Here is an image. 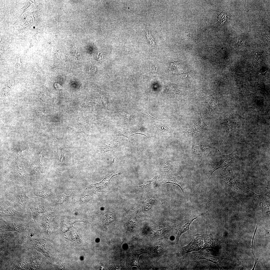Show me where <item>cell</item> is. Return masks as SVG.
I'll list each match as a JSON object with an SVG mask.
<instances>
[{"label":"cell","instance_id":"30bf717a","mask_svg":"<svg viewBox=\"0 0 270 270\" xmlns=\"http://www.w3.org/2000/svg\"><path fill=\"white\" fill-rule=\"evenodd\" d=\"M200 216L198 215L194 216L187 219L177 226L175 231L176 234V244H178L179 240L181 236L189 230L190 226L193 221Z\"/></svg>","mask_w":270,"mask_h":270},{"label":"cell","instance_id":"8fae6325","mask_svg":"<svg viewBox=\"0 0 270 270\" xmlns=\"http://www.w3.org/2000/svg\"><path fill=\"white\" fill-rule=\"evenodd\" d=\"M160 184H170L178 186L181 189L182 193L184 194L185 191L183 177L177 175H172L166 177Z\"/></svg>","mask_w":270,"mask_h":270},{"label":"cell","instance_id":"83f0119b","mask_svg":"<svg viewBox=\"0 0 270 270\" xmlns=\"http://www.w3.org/2000/svg\"><path fill=\"white\" fill-rule=\"evenodd\" d=\"M197 146L194 147V152L196 154H203L204 156L207 154L209 152V149L203 146L202 145Z\"/></svg>","mask_w":270,"mask_h":270},{"label":"cell","instance_id":"7402d4cb","mask_svg":"<svg viewBox=\"0 0 270 270\" xmlns=\"http://www.w3.org/2000/svg\"><path fill=\"white\" fill-rule=\"evenodd\" d=\"M41 261L39 257L33 256L29 259L28 261L29 268L31 270L39 269L41 265Z\"/></svg>","mask_w":270,"mask_h":270},{"label":"cell","instance_id":"52a82bcc","mask_svg":"<svg viewBox=\"0 0 270 270\" xmlns=\"http://www.w3.org/2000/svg\"><path fill=\"white\" fill-rule=\"evenodd\" d=\"M0 217L2 218L5 216L24 218L26 216L24 213L15 210L11 204L2 202L0 203Z\"/></svg>","mask_w":270,"mask_h":270},{"label":"cell","instance_id":"4dcf8cb0","mask_svg":"<svg viewBox=\"0 0 270 270\" xmlns=\"http://www.w3.org/2000/svg\"><path fill=\"white\" fill-rule=\"evenodd\" d=\"M116 219V216L112 214H106L103 219V222L104 224H108L112 222Z\"/></svg>","mask_w":270,"mask_h":270},{"label":"cell","instance_id":"4316f807","mask_svg":"<svg viewBox=\"0 0 270 270\" xmlns=\"http://www.w3.org/2000/svg\"><path fill=\"white\" fill-rule=\"evenodd\" d=\"M73 193V192H72L69 196H66L64 194L62 195L58 200L55 202V204L56 205L59 206L65 205L69 202V200L71 198Z\"/></svg>","mask_w":270,"mask_h":270},{"label":"cell","instance_id":"74e56055","mask_svg":"<svg viewBox=\"0 0 270 270\" xmlns=\"http://www.w3.org/2000/svg\"><path fill=\"white\" fill-rule=\"evenodd\" d=\"M264 232H265V233L266 234H267V235H268V236H270V230H266L265 228H264Z\"/></svg>","mask_w":270,"mask_h":270},{"label":"cell","instance_id":"4fadbf2b","mask_svg":"<svg viewBox=\"0 0 270 270\" xmlns=\"http://www.w3.org/2000/svg\"><path fill=\"white\" fill-rule=\"evenodd\" d=\"M143 114L150 118L160 131L167 133L171 132L172 129L170 126L169 124L166 123L164 120L153 118L147 112Z\"/></svg>","mask_w":270,"mask_h":270},{"label":"cell","instance_id":"60d3db41","mask_svg":"<svg viewBox=\"0 0 270 270\" xmlns=\"http://www.w3.org/2000/svg\"><path fill=\"white\" fill-rule=\"evenodd\" d=\"M26 19V18H24V19Z\"/></svg>","mask_w":270,"mask_h":270},{"label":"cell","instance_id":"3957f363","mask_svg":"<svg viewBox=\"0 0 270 270\" xmlns=\"http://www.w3.org/2000/svg\"><path fill=\"white\" fill-rule=\"evenodd\" d=\"M209 127L206 124L204 118L201 114L198 112L196 114L194 125L188 130L184 133L185 138L192 136L198 132L209 130Z\"/></svg>","mask_w":270,"mask_h":270},{"label":"cell","instance_id":"8d00e7d4","mask_svg":"<svg viewBox=\"0 0 270 270\" xmlns=\"http://www.w3.org/2000/svg\"><path fill=\"white\" fill-rule=\"evenodd\" d=\"M16 62L18 67L19 68H20L21 66V63L20 62V58L19 57L17 59Z\"/></svg>","mask_w":270,"mask_h":270},{"label":"cell","instance_id":"d590c367","mask_svg":"<svg viewBox=\"0 0 270 270\" xmlns=\"http://www.w3.org/2000/svg\"><path fill=\"white\" fill-rule=\"evenodd\" d=\"M60 268H61V267H61L62 266V267H64V269H65V266H64V264H63V262H62V256H61V257H60Z\"/></svg>","mask_w":270,"mask_h":270},{"label":"cell","instance_id":"f35d334b","mask_svg":"<svg viewBox=\"0 0 270 270\" xmlns=\"http://www.w3.org/2000/svg\"><path fill=\"white\" fill-rule=\"evenodd\" d=\"M264 187L266 188H267V189L268 190V194L269 193L270 194V185H267L265 187Z\"/></svg>","mask_w":270,"mask_h":270},{"label":"cell","instance_id":"1f68e13d","mask_svg":"<svg viewBox=\"0 0 270 270\" xmlns=\"http://www.w3.org/2000/svg\"><path fill=\"white\" fill-rule=\"evenodd\" d=\"M258 224H257L256 226L255 229V230L254 232V235H253V237H252V244H251L252 248V254H253L254 256V261H255L254 264V267H253V268L252 269V270H254L255 267V266H256V263H257V262H258V259H257V258H256L255 256V255L254 254V250H253V242H254V236H255V235L256 232L257 230V228H258Z\"/></svg>","mask_w":270,"mask_h":270},{"label":"cell","instance_id":"836d02e7","mask_svg":"<svg viewBox=\"0 0 270 270\" xmlns=\"http://www.w3.org/2000/svg\"><path fill=\"white\" fill-rule=\"evenodd\" d=\"M157 67L155 65L152 66L151 68L150 71L153 73H156L157 71Z\"/></svg>","mask_w":270,"mask_h":270},{"label":"cell","instance_id":"9c48e42d","mask_svg":"<svg viewBox=\"0 0 270 270\" xmlns=\"http://www.w3.org/2000/svg\"><path fill=\"white\" fill-rule=\"evenodd\" d=\"M221 178L225 184L230 187L233 188L238 190L246 192L241 188L238 178L231 170L228 174L225 175H221Z\"/></svg>","mask_w":270,"mask_h":270},{"label":"cell","instance_id":"7c38bea8","mask_svg":"<svg viewBox=\"0 0 270 270\" xmlns=\"http://www.w3.org/2000/svg\"><path fill=\"white\" fill-rule=\"evenodd\" d=\"M31 243L35 249L46 256H49L50 252L48 247L45 243L38 239H33Z\"/></svg>","mask_w":270,"mask_h":270},{"label":"cell","instance_id":"ab89813d","mask_svg":"<svg viewBox=\"0 0 270 270\" xmlns=\"http://www.w3.org/2000/svg\"><path fill=\"white\" fill-rule=\"evenodd\" d=\"M33 28H35V27L34 26V27H33Z\"/></svg>","mask_w":270,"mask_h":270},{"label":"cell","instance_id":"d6986e66","mask_svg":"<svg viewBox=\"0 0 270 270\" xmlns=\"http://www.w3.org/2000/svg\"><path fill=\"white\" fill-rule=\"evenodd\" d=\"M158 176L156 173L154 177L152 179L147 181L142 185L136 186L142 190L146 192H148L152 189L154 185L156 184Z\"/></svg>","mask_w":270,"mask_h":270},{"label":"cell","instance_id":"6da1fadb","mask_svg":"<svg viewBox=\"0 0 270 270\" xmlns=\"http://www.w3.org/2000/svg\"><path fill=\"white\" fill-rule=\"evenodd\" d=\"M216 242L215 238L212 234H195L193 236L190 242L181 249L179 255L181 256L193 251L213 248L215 246Z\"/></svg>","mask_w":270,"mask_h":270},{"label":"cell","instance_id":"484cf974","mask_svg":"<svg viewBox=\"0 0 270 270\" xmlns=\"http://www.w3.org/2000/svg\"><path fill=\"white\" fill-rule=\"evenodd\" d=\"M12 238L10 234H0V249L5 247Z\"/></svg>","mask_w":270,"mask_h":270},{"label":"cell","instance_id":"ba28073f","mask_svg":"<svg viewBox=\"0 0 270 270\" xmlns=\"http://www.w3.org/2000/svg\"><path fill=\"white\" fill-rule=\"evenodd\" d=\"M25 225L19 223H12L7 222L0 218V231H14L18 232H22L28 230Z\"/></svg>","mask_w":270,"mask_h":270},{"label":"cell","instance_id":"ffe728a7","mask_svg":"<svg viewBox=\"0 0 270 270\" xmlns=\"http://www.w3.org/2000/svg\"><path fill=\"white\" fill-rule=\"evenodd\" d=\"M54 216L51 214L47 215L43 218L40 222V226L46 234H48L50 223L52 218Z\"/></svg>","mask_w":270,"mask_h":270},{"label":"cell","instance_id":"7a4b0ae2","mask_svg":"<svg viewBox=\"0 0 270 270\" xmlns=\"http://www.w3.org/2000/svg\"><path fill=\"white\" fill-rule=\"evenodd\" d=\"M8 199L20 209L25 211L26 204L32 199L28 197L23 188H16L14 191L6 194Z\"/></svg>","mask_w":270,"mask_h":270},{"label":"cell","instance_id":"5b68a950","mask_svg":"<svg viewBox=\"0 0 270 270\" xmlns=\"http://www.w3.org/2000/svg\"><path fill=\"white\" fill-rule=\"evenodd\" d=\"M189 259L192 260L204 259L216 264L220 270H222L221 261L220 258L215 256L202 251L193 252L188 254Z\"/></svg>","mask_w":270,"mask_h":270},{"label":"cell","instance_id":"f546056e","mask_svg":"<svg viewBox=\"0 0 270 270\" xmlns=\"http://www.w3.org/2000/svg\"><path fill=\"white\" fill-rule=\"evenodd\" d=\"M29 268L28 262H22L16 264L13 268L10 270H24L28 269Z\"/></svg>","mask_w":270,"mask_h":270},{"label":"cell","instance_id":"603a6c76","mask_svg":"<svg viewBox=\"0 0 270 270\" xmlns=\"http://www.w3.org/2000/svg\"><path fill=\"white\" fill-rule=\"evenodd\" d=\"M252 194L256 198L259 205L264 210H265L266 208L270 207L269 202L265 197L262 195H257L254 192Z\"/></svg>","mask_w":270,"mask_h":270},{"label":"cell","instance_id":"277c9868","mask_svg":"<svg viewBox=\"0 0 270 270\" xmlns=\"http://www.w3.org/2000/svg\"><path fill=\"white\" fill-rule=\"evenodd\" d=\"M218 151L220 153V160L219 161L217 162V164L214 168L209 171L210 173L207 175L208 176V177L211 176L215 171L219 168L224 169V172L228 167L234 162L236 155L234 150L230 154L226 155L222 154L219 148Z\"/></svg>","mask_w":270,"mask_h":270},{"label":"cell","instance_id":"d6a6232c","mask_svg":"<svg viewBox=\"0 0 270 270\" xmlns=\"http://www.w3.org/2000/svg\"><path fill=\"white\" fill-rule=\"evenodd\" d=\"M146 32L147 33V36L148 40L150 42V44L154 46V42L153 41L154 39L152 36L150 34V31H149V34H148V33L146 31Z\"/></svg>","mask_w":270,"mask_h":270},{"label":"cell","instance_id":"8992f818","mask_svg":"<svg viewBox=\"0 0 270 270\" xmlns=\"http://www.w3.org/2000/svg\"><path fill=\"white\" fill-rule=\"evenodd\" d=\"M28 203V206L31 211L32 218L34 222L37 216L40 214L54 210L52 207L44 205L39 202L34 201Z\"/></svg>","mask_w":270,"mask_h":270},{"label":"cell","instance_id":"2e32d148","mask_svg":"<svg viewBox=\"0 0 270 270\" xmlns=\"http://www.w3.org/2000/svg\"><path fill=\"white\" fill-rule=\"evenodd\" d=\"M34 195L35 196L40 197L44 199H48L51 198L52 195V193L51 189L46 187H43L38 188L34 192Z\"/></svg>","mask_w":270,"mask_h":270},{"label":"cell","instance_id":"cb8c5ba5","mask_svg":"<svg viewBox=\"0 0 270 270\" xmlns=\"http://www.w3.org/2000/svg\"><path fill=\"white\" fill-rule=\"evenodd\" d=\"M30 181L34 184L39 183L41 180L40 176L39 171L36 169H32L30 172Z\"/></svg>","mask_w":270,"mask_h":270},{"label":"cell","instance_id":"5bb4252c","mask_svg":"<svg viewBox=\"0 0 270 270\" xmlns=\"http://www.w3.org/2000/svg\"><path fill=\"white\" fill-rule=\"evenodd\" d=\"M120 174V173L108 174L100 182L91 184V186L93 189L97 191L100 190L110 184V180L112 178Z\"/></svg>","mask_w":270,"mask_h":270},{"label":"cell","instance_id":"e0dca14e","mask_svg":"<svg viewBox=\"0 0 270 270\" xmlns=\"http://www.w3.org/2000/svg\"><path fill=\"white\" fill-rule=\"evenodd\" d=\"M137 134H142L148 139L147 136L143 134L138 129L136 128H132L129 129L120 131V132L116 134L115 136H122L128 138L129 142H130V137L133 135Z\"/></svg>","mask_w":270,"mask_h":270},{"label":"cell","instance_id":"ac0fdd59","mask_svg":"<svg viewBox=\"0 0 270 270\" xmlns=\"http://www.w3.org/2000/svg\"><path fill=\"white\" fill-rule=\"evenodd\" d=\"M222 124L225 126L226 129L224 137L220 145L221 144L223 140L225 137L227 136L230 130L233 128L238 127V125L232 124H237V123L236 122H233V120H230V117L229 116H226Z\"/></svg>","mask_w":270,"mask_h":270},{"label":"cell","instance_id":"e575fe53","mask_svg":"<svg viewBox=\"0 0 270 270\" xmlns=\"http://www.w3.org/2000/svg\"><path fill=\"white\" fill-rule=\"evenodd\" d=\"M189 73H186L181 74L180 76H181L183 78H187L189 77Z\"/></svg>","mask_w":270,"mask_h":270},{"label":"cell","instance_id":"d4e9b609","mask_svg":"<svg viewBox=\"0 0 270 270\" xmlns=\"http://www.w3.org/2000/svg\"><path fill=\"white\" fill-rule=\"evenodd\" d=\"M137 220L136 215L133 214L128 218L126 224L127 230L132 231L136 226L137 224Z\"/></svg>","mask_w":270,"mask_h":270},{"label":"cell","instance_id":"f1b7e54d","mask_svg":"<svg viewBox=\"0 0 270 270\" xmlns=\"http://www.w3.org/2000/svg\"><path fill=\"white\" fill-rule=\"evenodd\" d=\"M218 103L214 98L210 99L208 102L207 106V112L208 113L213 112L217 108Z\"/></svg>","mask_w":270,"mask_h":270},{"label":"cell","instance_id":"44dd1931","mask_svg":"<svg viewBox=\"0 0 270 270\" xmlns=\"http://www.w3.org/2000/svg\"><path fill=\"white\" fill-rule=\"evenodd\" d=\"M147 252L146 250L144 249H140L134 251L132 256L130 260V263L131 266H135L140 268L138 260L139 256L142 254Z\"/></svg>","mask_w":270,"mask_h":270},{"label":"cell","instance_id":"9a60e30c","mask_svg":"<svg viewBox=\"0 0 270 270\" xmlns=\"http://www.w3.org/2000/svg\"><path fill=\"white\" fill-rule=\"evenodd\" d=\"M122 144L120 142H112L102 146L98 148L97 150L102 154L105 153L109 152L119 148Z\"/></svg>","mask_w":270,"mask_h":270}]
</instances>
